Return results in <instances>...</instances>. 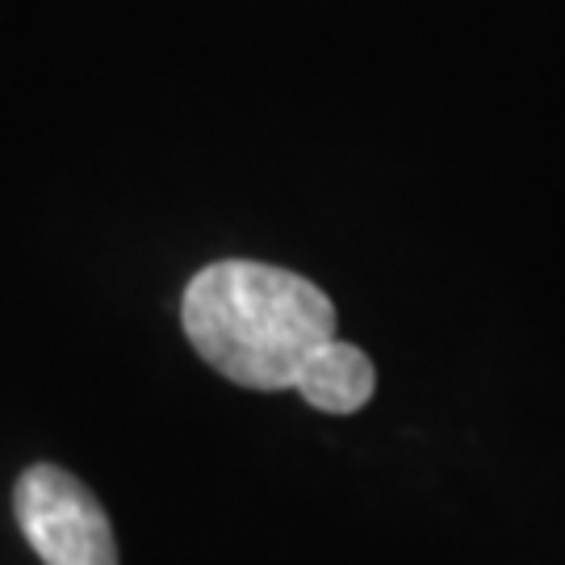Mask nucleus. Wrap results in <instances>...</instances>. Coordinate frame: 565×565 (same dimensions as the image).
Here are the masks:
<instances>
[{
  "mask_svg": "<svg viewBox=\"0 0 565 565\" xmlns=\"http://www.w3.org/2000/svg\"><path fill=\"white\" fill-rule=\"evenodd\" d=\"M181 323L198 356L226 382L294 390L302 364L335 340V306L289 268L218 260L189 281Z\"/></svg>",
  "mask_w": 565,
  "mask_h": 565,
  "instance_id": "obj_1",
  "label": "nucleus"
},
{
  "mask_svg": "<svg viewBox=\"0 0 565 565\" xmlns=\"http://www.w3.org/2000/svg\"><path fill=\"white\" fill-rule=\"evenodd\" d=\"M13 515L46 565H118V541L93 490L60 465H30L13 490Z\"/></svg>",
  "mask_w": 565,
  "mask_h": 565,
  "instance_id": "obj_2",
  "label": "nucleus"
},
{
  "mask_svg": "<svg viewBox=\"0 0 565 565\" xmlns=\"http://www.w3.org/2000/svg\"><path fill=\"white\" fill-rule=\"evenodd\" d=\"M294 390L302 394L315 411H327V415H352L361 411L373 390H377V369L364 356L356 343H343L340 335L327 340L310 361L302 364Z\"/></svg>",
  "mask_w": 565,
  "mask_h": 565,
  "instance_id": "obj_3",
  "label": "nucleus"
}]
</instances>
